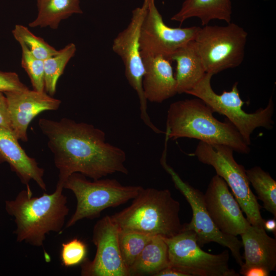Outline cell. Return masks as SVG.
I'll use <instances>...</instances> for the list:
<instances>
[{"mask_svg":"<svg viewBox=\"0 0 276 276\" xmlns=\"http://www.w3.org/2000/svg\"><path fill=\"white\" fill-rule=\"evenodd\" d=\"M38 126L53 154L58 183L63 185L75 173L93 180L118 172L128 173L125 152L107 143L105 132L94 125L63 118L40 119Z\"/></svg>","mask_w":276,"mask_h":276,"instance_id":"1","label":"cell"},{"mask_svg":"<svg viewBox=\"0 0 276 276\" xmlns=\"http://www.w3.org/2000/svg\"><path fill=\"white\" fill-rule=\"evenodd\" d=\"M63 189V185L57 182L53 193L33 197L29 186L14 199L5 201L6 212L14 218L17 242L43 246L47 234L61 233L69 212Z\"/></svg>","mask_w":276,"mask_h":276,"instance_id":"2","label":"cell"},{"mask_svg":"<svg viewBox=\"0 0 276 276\" xmlns=\"http://www.w3.org/2000/svg\"><path fill=\"white\" fill-rule=\"evenodd\" d=\"M202 100L196 98L174 102L168 110L165 135L169 139H195L210 144L227 146L234 151L248 154L249 146L228 120L221 122Z\"/></svg>","mask_w":276,"mask_h":276,"instance_id":"3","label":"cell"},{"mask_svg":"<svg viewBox=\"0 0 276 276\" xmlns=\"http://www.w3.org/2000/svg\"><path fill=\"white\" fill-rule=\"evenodd\" d=\"M130 205L110 216L120 231L170 238L184 229L180 203L168 189L143 187Z\"/></svg>","mask_w":276,"mask_h":276,"instance_id":"4","label":"cell"},{"mask_svg":"<svg viewBox=\"0 0 276 276\" xmlns=\"http://www.w3.org/2000/svg\"><path fill=\"white\" fill-rule=\"evenodd\" d=\"M73 192L77 200L75 211L66 224V228L83 219H93L104 210L116 207L133 199L143 188L124 186L115 179L88 180L80 173L71 175L63 185Z\"/></svg>","mask_w":276,"mask_h":276,"instance_id":"5","label":"cell"},{"mask_svg":"<svg viewBox=\"0 0 276 276\" xmlns=\"http://www.w3.org/2000/svg\"><path fill=\"white\" fill-rule=\"evenodd\" d=\"M213 75L206 73L199 82L186 94L202 100L214 112L225 116L248 146L251 144V135L256 128L272 129L274 104L272 97L265 108H260L253 113H247L242 109L244 102L240 96L238 83L235 82L230 91L224 90L221 94H217L211 86Z\"/></svg>","mask_w":276,"mask_h":276,"instance_id":"6","label":"cell"},{"mask_svg":"<svg viewBox=\"0 0 276 276\" xmlns=\"http://www.w3.org/2000/svg\"><path fill=\"white\" fill-rule=\"evenodd\" d=\"M229 147L200 141L194 155L201 163L212 166L226 182L250 224L263 227L261 206L251 191L244 167L235 160ZM264 228V227H263Z\"/></svg>","mask_w":276,"mask_h":276,"instance_id":"7","label":"cell"},{"mask_svg":"<svg viewBox=\"0 0 276 276\" xmlns=\"http://www.w3.org/2000/svg\"><path fill=\"white\" fill-rule=\"evenodd\" d=\"M247 32L238 25L200 27L193 40L206 73L216 74L239 66L245 56Z\"/></svg>","mask_w":276,"mask_h":276,"instance_id":"8","label":"cell"},{"mask_svg":"<svg viewBox=\"0 0 276 276\" xmlns=\"http://www.w3.org/2000/svg\"><path fill=\"white\" fill-rule=\"evenodd\" d=\"M168 246L169 266L188 276H239L229 266V254H219L203 250L195 233L185 229L175 236L164 238Z\"/></svg>","mask_w":276,"mask_h":276,"instance_id":"9","label":"cell"},{"mask_svg":"<svg viewBox=\"0 0 276 276\" xmlns=\"http://www.w3.org/2000/svg\"><path fill=\"white\" fill-rule=\"evenodd\" d=\"M167 144L160 158V164L170 175L175 188L185 196L192 210V218L188 223L184 224V228L193 231L200 247L210 242H215L227 247L237 264L241 267L243 264L240 250L242 243L236 236L224 234L215 225L206 208L204 194L184 181L167 163Z\"/></svg>","mask_w":276,"mask_h":276,"instance_id":"10","label":"cell"},{"mask_svg":"<svg viewBox=\"0 0 276 276\" xmlns=\"http://www.w3.org/2000/svg\"><path fill=\"white\" fill-rule=\"evenodd\" d=\"M147 6V0H144L141 7L132 10L129 24L114 38L112 49L123 61L125 77L138 96L141 118L151 130L157 134H160L163 131L152 123L148 114L147 100L145 97L142 85L144 66L140 50V35Z\"/></svg>","mask_w":276,"mask_h":276,"instance_id":"11","label":"cell"},{"mask_svg":"<svg viewBox=\"0 0 276 276\" xmlns=\"http://www.w3.org/2000/svg\"><path fill=\"white\" fill-rule=\"evenodd\" d=\"M147 10L141 25L140 46L142 57H169L178 48L193 40L200 28H172L166 25L155 0H147Z\"/></svg>","mask_w":276,"mask_h":276,"instance_id":"12","label":"cell"},{"mask_svg":"<svg viewBox=\"0 0 276 276\" xmlns=\"http://www.w3.org/2000/svg\"><path fill=\"white\" fill-rule=\"evenodd\" d=\"M119 231L111 216L96 222L92 235L96 254L93 260L86 258L81 264L82 276H129L120 249Z\"/></svg>","mask_w":276,"mask_h":276,"instance_id":"13","label":"cell"},{"mask_svg":"<svg viewBox=\"0 0 276 276\" xmlns=\"http://www.w3.org/2000/svg\"><path fill=\"white\" fill-rule=\"evenodd\" d=\"M204 199L213 221L224 234L237 237L250 225L226 182L217 174L211 179Z\"/></svg>","mask_w":276,"mask_h":276,"instance_id":"14","label":"cell"},{"mask_svg":"<svg viewBox=\"0 0 276 276\" xmlns=\"http://www.w3.org/2000/svg\"><path fill=\"white\" fill-rule=\"evenodd\" d=\"M4 94L7 100L12 131L19 140L24 142L28 141V127L32 120L42 111L57 110L61 103V100L45 91L29 88Z\"/></svg>","mask_w":276,"mask_h":276,"instance_id":"15","label":"cell"},{"mask_svg":"<svg viewBox=\"0 0 276 276\" xmlns=\"http://www.w3.org/2000/svg\"><path fill=\"white\" fill-rule=\"evenodd\" d=\"M18 140L12 131L0 127V164L7 163L26 187L33 180L46 191L44 169L38 166L35 158L26 153Z\"/></svg>","mask_w":276,"mask_h":276,"instance_id":"16","label":"cell"},{"mask_svg":"<svg viewBox=\"0 0 276 276\" xmlns=\"http://www.w3.org/2000/svg\"><path fill=\"white\" fill-rule=\"evenodd\" d=\"M142 58L144 66L142 85L147 101L162 103L177 94L171 61L160 55L146 56Z\"/></svg>","mask_w":276,"mask_h":276,"instance_id":"17","label":"cell"},{"mask_svg":"<svg viewBox=\"0 0 276 276\" xmlns=\"http://www.w3.org/2000/svg\"><path fill=\"white\" fill-rule=\"evenodd\" d=\"M244 260L241 268L262 267L270 272L276 268V240L268 236L263 227L251 224L240 235Z\"/></svg>","mask_w":276,"mask_h":276,"instance_id":"18","label":"cell"},{"mask_svg":"<svg viewBox=\"0 0 276 276\" xmlns=\"http://www.w3.org/2000/svg\"><path fill=\"white\" fill-rule=\"evenodd\" d=\"M176 63L175 75L177 94L192 89L206 73L193 40L178 48L169 57Z\"/></svg>","mask_w":276,"mask_h":276,"instance_id":"19","label":"cell"},{"mask_svg":"<svg viewBox=\"0 0 276 276\" xmlns=\"http://www.w3.org/2000/svg\"><path fill=\"white\" fill-rule=\"evenodd\" d=\"M232 15L231 0H185L171 20L181 24L188 19L196 17L204 26L215 19L229 23Z\"/></svg>","mask_w":276,"mask_h":276,"instance_id":"20","label":"cell"},{"mask_svg":"<svg viewBox=\"0 0 276 276\" xmlns=\"http://www.w3.org/2000/svg\"><path fill=\"white\" fill-rule=\"evenodd\" d=\"M169 266L168 246L160 236H154L129 268V276L155 275Z\"/></svg>","mask_w":276,"mask_h":276,"instance_id":"21","label":"cell"},{"mask_svg":"<svg viewBox=\"0 0 276 276\" xmlns=\"http://www.w3.org/2000/svg\"><path fill=\"white\" fill-rule=\"evenodd\" d=\"M38 14L29 24L31 28H58L60 22L75 14H82L80 0H37Z\"/></svg>","mask_w":276,"mask_h":276,"instance_id":"22","label":"cell"},{"mask_svg":"<svg viewBox=\"0 0 276 276\" xmlns=\"http://www.w3.org/2000/svg\"><path fill=\"white\" fill-rule=\"evenodd\" d=\"M249 183L252 186L257 198L263 207L276 217V182L270 175L259 166L246 170Z\"/></svg>","mask_w":276,"mask_h":276,"instance_id":"23","label":"cell"},{"mask_svg":"<svg viewBox=\"0 0 276 276\" xmlns=\"http://www.w3.org/2000/svg\"><path fill=\"white\" fill-rule=\"evenodd\" d=\"M76 52V45L70 43L43 60L44 90L48 95L53 96L56 93L57 81Z\"/></svg>","mask_w":276,"mask_h":276,"instance_id":"24","label":"cell"},{"mask_svg":"<svg viewBox=\"0 0 276 276\" xmlns=\"http://www.w3.org/2000/svg\"><path fill=\"white\" fill-rule=\"evenodd\" d=\"M153 236L134 231H119L120 249L128 270Z\"/></svg>","mask_w":276,"mask_h":276,"instance_id":"25","label":"cell"},{"mask_svg":"<svg viewBox=\"0 0 276 276\" xmlns=\"http://www.w3.org/2000/svg\"><path fill=\"white\" fill-rule=\"evenodd\" d=\"M12 32L19 43H23L33 55L39 59L44 60L58 52L43 38L36 36L28 27L23 25H16Z\"/></svg>","mask_w":276,"mask_h":276,"instance_id":"26","label":"cell"},{"mask_svg":"<svg viewBox=\"0 0 276 276\" xmlns=\"http://www.w3.org/2000/svg\"><path fill=\"white\" fill-rule=\"evenodd\" d=\"M19 43L22 52L21 66L27 73L33 89L45 91L43 60L33 56L23 43Z\"/></svg>","mask_w":276,"mask_h":276,"instance_id":"27","label":"cell"},{"mask_svg":"<svg viewBox=\"0 0 276 276\" xmlns=\"http://www.w3.org/2000/svg\"><path fill=\"white\" fill-rule=\"evenodd\" d=\"M87 245L77 238L62 243L60 251L61 264L66 267L81 264L86 258Z\"/></svg>","mask_w":276,"mask_h":276,"instance_id":"28","label":"cell"},{"mask_svg":"<svg viewBox=\"0 0 276 276\" xmlns=\"http://www.w3.org/2000/svg\"><path fill=\"white\" fill-rule=\"evenodd\" d=\"M29 88L20 80L15 72L0 71V91L6 93L21 91Z\"/></svg>","mask_w":276,"mask_h":276,"instance_id":"29","label":"cell"},{"mask_svg":"<svg viewBox=\"0 0 276 276\" xmlns=\"http://www.w3.org/2000/svg\"><path fill=\"white\" fill-rule=\"evenodd\" d=\"M0 127L12 131L7 100L4 93L0 91Z\"/></svg>","mask_w":276,"mask_h":276,"instance_id":"30","label":"cell"},{"mask_svg":"<svg viewBox=\"0 0 276 276\" xmlns=\"http://www.w3.org/2000/svg\"><path fill=\"white\" fill-rule=\"evenodd\" d=\"M270 272L260 266L240 268V273L244 276H268Z\"/></svg>","mask_w":276,"mask_h":276,"instance_id":"31","label":"cell"},{"mask_svg":"<svg viewBox=\"0 0 276 276\" xmlns=\"http://www.w3.org/2000/svg\"><path fill=\"white\" fill-rule=\"evenodd\" d=\"M155 276H188L185 273H183L177 269L167 267L158 272Z\"/></svg>","mask_w":276,"mask_h":276,"instance_id":"32","label":"cell"},{"mask_svg":"<svg viewBox=\"0 0 276 276\" xmlns=\"http://www.w3.org/2000/svg\"><path fill=\"white\" fill-rule=\"evenodd\" d=\"M263 227L265 231L271 232L275 235L276 221L275 218L264 220Z\"/></svg>","mask_w":276,"mask_h":276,"instance_id":"33","label":"cell"},{"mask_svg":"<svg viewBox=\"0 0 276 276\" xmlns=\"http://www.w3.org/2000/svg\"><path fill=\"white\" fill-rule=\"evenodd\" d=\"M265 1H266V0H265Z\"/></svg>","mask_w":276,"mask_h":276,"instance_id":"34","label":"cell"}]
</instances>
